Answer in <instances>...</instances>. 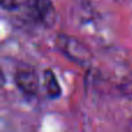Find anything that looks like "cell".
<instances>
[{
	"mask_svg": "<svg viewBox=\"0 0 132 132\" xmlns=\"http://www.w3.org/2000/svg\"><path fill=\"white\" fill-rule=\"evenodd\" d=\"M55 44L57 50L72 63L81 67L90 66L93 62V55L90 50L77 37L67 34H58Z\"/></svg>",
	"mask_w": 132,
	"mask_h": 132,
	"instance_id": "cell-1",
	"label": "cell"
},
{
	"mask_svg": "<svg viewBox=\"0 0 132 132\" xmlns=\"http://www.w3.org/2000/svg\"><path fill=\"white\" fill-rule=\"evenodd\" d=\"M27 9L30 18L44 28H53L57 23V11L52 0H28Z\"/></svg>",
	"mask_w": 132,
	"mask_h": 132,
	"instance_id": "cell-2",
	"label": "cell"
},
{
	"mask_svg": "<svg viewBox=\"0 0 132 132\" xmlns=\"http://www.w3.org/2000/svg\"><path fill=\"white\" fill-rule=\"evenodd\" d=\"M13 80L16 88L28 97H35L39 90V77L34 67H20L15 71Z\"/></svg>",
	"mask_w": 132,
	"mask_h": 132,
	"instance_id": "cell-3",
	"label": "cell"
},
{
	"mask_svg": "<svg viewBox=\"0 0 132 132\" xmlns=\"http://www.w3.org/2000/svg\"><path fill=\"white\" fill-rule=\"evenodd\" d=\"M43 88L46 97L50 100H57L62 95L60 84L51 68H46L43 72Z\"/></svg>",
	"mask_w": 132,
	"mask_h": 132,
	"instance_id": "cell-4",
	"label": "cell"
},
{
	"mask_svg": "<svg viewBox=\"0 0 132 132\" xmlns=\"http://www.w3.org/2000/svg\"><path fill=\"white\" fill-rule=\"evenodd\" d=\"M1 7L6 11H13L18 8V0H1Z\"/></svg>",
	"mask_w": 132,
	"mask_h": 132,
	"instance_id": "cell-5",
	"label": "cell"
},
{
	"mask_svg": "<svg viewBox=\"0 0 132 132\" xmlns=\"http://www.w3.org/2000/svg\"><path fill=\"white\" fill-rule=\"evenodd\" d=\"M117 1H122V0H117Z\"/></svg>",
	"mask_w": 132,
	"mask_h": 132,
	"instance_id": "cell-6",
	"label": "cell"
}]
</instances>
